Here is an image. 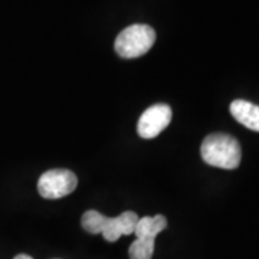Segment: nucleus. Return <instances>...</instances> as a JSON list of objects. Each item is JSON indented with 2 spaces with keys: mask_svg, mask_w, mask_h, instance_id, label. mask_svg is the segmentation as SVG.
Instances as JSON below:
<instances>
[{
  "mask_svg": "<svg viewBox=\"0 0 259 259\" xmlns=\"http://www.w3.org/2000/svg\"><path fill=\"white\" fill-rule=\"evenodd\" d=\"M13 259H33L32 256H29V255H25V253H20V255H16Z\"/></svg>",
  "mask_w": 259,
  "mask_h": 259,
  "instance_id": "6e6552de",
  "label": "nucleus"
},
{
  "mask_svg": "<svg viewBox=\"0 0 259 259\" xmlns=\"http://www.w3.org/2000/svg\"><path fill=\"white\" fill-rule=\"evenodd\" d=\"M156 42V32L148 25H131L118 33L115 39V52L125 59L146 55Z\"/></svg>",
  "mask_w": 259,
  "mask_h": 259,
  "instance_id": "7ed1b4c3",
  "label": "nucleus"
},
{
  "mask_svg": "<svg viewBox=\"0 0 259 259\" xmlns=\"http://www.w3.org/2000/svg\"><path fill=\"white\" fill-rule=\"evenodd\" d=\"M232 117L252 131H259V105L245 100H235L231 104Z\"/></svg>",
  "mask_w": 259,
  "mask_h": 259,
  "instance_id": "0eeeda50",
  "label": "nucleus"
},
{
  "mask_svg": "<svg viewBox=\"0 0 259 259\" xmlns=\"http://www.w3.org/2000/svg\"><path fill=\"white\" fill-rule=\"evenodd\" d=\"M167 228V219L163 214L144 216L139 219L134 235L137 239L130 245V259H151L154 253V242L160 232Z\"/></svg>",
  "mask_w": 259,
  "mask_h": 259,
  "instance_id": "20e7f679",
  "label": "nucleus"
},
{
  "mask_svg": "<svg viewBox=\"0 0 259 259\" xmlns=\"http://www.w3.org/2000/svg\"><path fill=\"white\" fill-rule=\"evenodd\" d=\"M173 117V111L167 104H156L147 108L141 114L139 124H137V133L141 139L151 140L156 139L158 134L167 128Z\"/></svg>",
  "mask_w": 259,
  "mask_h": 259,
  "instance_id": "423d86ee",
  "label": "nucleus"
},
{
  "mask_svg": "<svg viewBox=\"0 0 259 259\" xmlns=\"http://www.w3.org/2000/svg\"><path fill=\"white\" fill-rule=\"evenodd\" d=\"M78 185L74 171L54 168L45 171L37 182V192L44 199H61L72 193Z\"/></svg>",
  "mask_w": 259,
  "mask_h": 259,
  "instance_id": "39448f33",
  "label": "nucleus"
},
{
  "mask_svg": "<svg viewBox=\"0 0 259 259\" xmlns=\"http://www.w3.org/2000/svg\"><path fill=\"white\" fill-rule=\"evenodd\" d=\"M200 156L209 166L233 170L241 164V144L229 134L214 133L203 140L200 147Z\"/></svg>",
  "mask_w": 259,
  "mask_h": 259,
  "instance_id": "f03ea898",
  "label": "nucleus"
},
{
  "mask_svg": "<svg viewBox=\"0 0 259 259\" xmlns=\"http://www.w3.org/2000/svg\"><path fill=\"white\" fill-rule=\"evenodd\" d=\"M139 219L136 212H122L117 218H108L97 210H88L82 214L81 225L88 233H101L105 241L112 243L118 241L121 236L134 235Z\"/></svg>",
  "mask_w": 259,
  "mask_h": 259,
  "instance_id": "f257e3e1",
  "label": "nucleus"
}]
</instances>
